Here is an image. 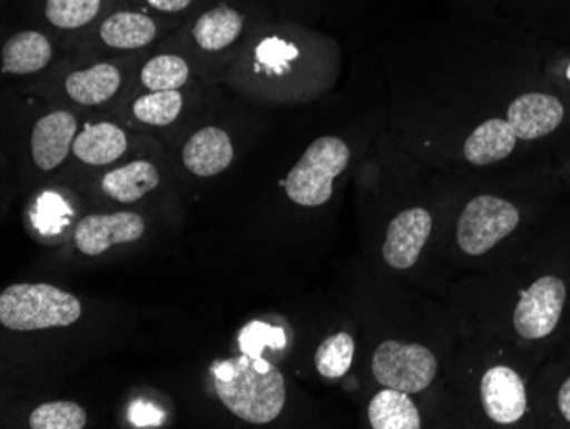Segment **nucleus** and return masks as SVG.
Here are the masks:
<instances>
[{
	"mask_svg": "<svg viewBox=\"0 0 570 429\" xmlns=\"http://www.w3.org/2000/svg\"><path fill=\"white\" fill-rule=\"evenodd\" d=\"M355 342L347 332L330 335L315 354L316 370L330 380L344 377L354 361Z\"/></svg>",
	"mask_w": 570,
	"mask_h": 429,
	"instance_id": "b1692460",
	"label": "nucleus"
},
{
	"mask_svg": "<svg viewBox=\"0 0 570 429\" xmlns=\"http://www.w3.org/2000/svg\"><path fill=\"white\" fill-rule=\"evenodd\" d=\"M566 74H567V79H569V81H570V62H569V66H567Z\"/></svg>",
	"mask_w": 570,
	"mask_h": 429,
	"instance_id": "7c9ffc66",
	"label": "nucleus"
},
{
	"mask_svg": "<svg viewBox=\"0 0 570 429\" xmlns=\"http://www.w3.org/2000/svg\"><path fill=\"white\" fill-rule=\"evenodd\" d=\"M563 120L560 99L543 92L518 96L508 110V121L515 137L523 140L549 136Z\"/></svg>",
	"mask_w": 570,
	"mask_h": 429,
	"instance_id": "9b49d317",
	"label": "nucleus"
},
{
	"mask_svg": "<svg viewBox=\"0 0 570 429\" xmlns=\"http://www.w3.org/2000/svg\"><path fill=\"white\" fill-rule=\"evenodd\" d=\"M128 137L111 121L88 124L73 140L72 155L89 166H108L127 153Z\"/></svg>",
	"mask_w": 570,
	"mask_h": 429,
	"instance_id": "2eb2a0df",
	"label": "nucleus"
},
{
	"mask_svg": "<svg viewBox=\"0 0 570 429\" xmlns=\"http://www.w3.org/2000/svg\"><path fill=\"white\" fill-rule=\"evenodd\" d=\"M480 396L487 416L498 425H512L527 412V387L511 368H490L483 374Z\"/></svg>",
	"mask_w": 570,
	"mask_h": 429,
	"instance_id": "1a4fd4ad",
	"label": "nucleus"
},
{
	"mask_svg": "<svg viewBox=\"0 0 570 429\" xmlns=\"http://www.w3.org/2000/svg\"><path fill=\"white\" fill-rule=\"evenodd\" d=\"M53 57V45L47 35L37 30H22L8 38L2 47V72L28 76L40 72Z\"/></svg>",
	"mask_w": 570,
	"mask_h": 429,
	"instance_id": "dca6fc26",
	"label": "nucleus"
},
{
	"mask_svg": "<svg viewBox=\"0 0 570 429\" xmlns=\"http://www.w3.org/2000/svg\"><path fill=\"white\" fill-rule=\"evenodd\" d=\"M146 223L136 213L91 214L77 224V248L88 257H98L108 248L142 238Z\"/></svg>",
	"mask_w": 570,
	"mask_h": 429,
	"instance_id": "0eeeda50",
	"label": "nucleus"
},
{
	"mask_svg": "<svg viewBox=\"0 0 570 429\" xmlns=\"http://www.w3.org/2000/svg\"><path fill=\"white\" fill-rule=\"evenodd\" d=\"M28 422L31 429H82L88 422V415L79 403L57 400L38 406Z\"/></svg>",
	"mask_w": 570,
	"mask_h": 429,
	"instance_id": "393cba45",
	"label": "nucleus"
},
{
	"mask_svg": "<svg viewBox=\"0 0 570 429\" xmlns=\"http://www.w3.org/2000/svg\"><path fill=\"white\" fill-rule=\"evenodd\" d=\"M515 139L518 137L508 120L490 118L470 134L463 146V155L470 165H492L511 155Z\"/></svg>",
	"mask_w": 570,
	"mask_h": 429,
	"instance_id": "a211bd4d",
	"label": "nucleus"
},
{
	"mask_svg": "<svg viewBox=\"0 0 570 429\" xmlns=\"http://www.w3.org/2000/svg\"><path fill=\"white\" fill-rule=\"evenodd\" d=\"M367 416L374 429L421 428V415L409 393L390 389V387L374 396L367 409Z\"/></svg>",
	"mask_w": 570,
	"mask_h": 429,
	"instance_id": "aec40b11",
	"label": "nucleus"
},
{
	"mask_svg": "<svg viewBox=\"0 0 570 429\" xmlns=\"http://www.w3.org/2000/svg\"><path fill=\"white\" fill-rule=\"evenodd\" d=\"M161 184L158 166L146 159L110 169L102 176L101 191L121 204H134Z\"/></svg>",
	"mask_w": 570,
	"mask_h": 429,
	"instance_id": "6ab92c4d",
	"label": "nucleus"
},
{
	"mask_svg": "<svg viewBox=\"0 0 570 429\" xmlns=\"http://www.w3.org/2000/svg\"><path fill=\"white\" fill-rule=\"evenodd\" d=\"M285 342H287V338H285L284 329L258 322V320L245 325L239 334V348H242L243 354H248L252 358H262L265 348H285Z\"/></svg>",
	"mask_w": 570,
	"mask_h": 429,
	"instance_id": "a878e982",
	"label": "nucleus"
},
{
	"mask_svg": "<svg viewBox=\"0 0 570 429\" xmlns=\"http://www.w3.org/2000/svg\"><path fill=\"white\" fill-rule=\"evenodd\" d=\"M216 393L233 415L252 425H267L285 406V382L281 371L264 358L243 354L213 367Z\"/></svg>",
	"mask_w": 570,
	"mask_h": 429,
	"instance_id": "f257e3e1",
	"label": "nucleus"
},
{
	"mask_svg": "<svg viewBox=\"0 0 570 429\" xmlns=\"http://www.w3.org/2000/svg\"><path fill=\"white\" fill-rule=\"evenodd\" d=\"M432 232V216L422 207L403 211L387 226L383 259L390 267L405 271L415 265Z\"/></svg>",
	"mask_w": 570,
	"mask_h": 429,
	"instance_id": "6e6552de",
	"label": "nucleus"
},
{
	"mask_svg": "<svg viewBox=\"0 0 570 429\" xmlns=\"http://www.w3.org/2000/svg\"><path fill=\"white\" fill-rule=\"evenodd\" d=\"M159 35V25L142 11H115L99 22L98 37L114 50H139L153 43Z\"/></svg>",
	"mask_w": 570,
	"mask_h": 429,
	"instance_id": "ddd939ff",
	"label": "nucleus"
},
{
	"mask_svg": "<svg viewBox=\"0 0 570 429\" xmlns=\"http://www.w3.org/2000/svg\"><path fill=\"white\" fill-rule=\"evenodd\" d=\"M243 28V12L227 4H217L197 16L191 25V38L204 52H223L238 41Z\"/></svg>",
	"mask_w": 570,
	"mask_h": 429,
	"instance_id": "4468645a",
	"label": "nucleus"
},
{
	"mask_svg": "<svg viewBox=\"0 0 570 429\" xmlns=\"http://www.w3.org/2000/svg\"><path fill=\"white\" fill-rule=\"evenodd\" d=\"M438 360L421 344L386 341L377 345L373 373L381 386L402 392L419 393L434 382Z\"/></svg>",
	"mask_w": 570,
	"mask_h": 429,
	"instance_id": "39448f33",
	"label": "nucleus"
},
{
	"mask_svg": "<svg viewBox=\"0 0 570 429\" xmlns=\"http://www.w3.org/2000/svg\"><path fill=\"white\" fill-rule=\"evenodd\" d=\"M559 409L563 418L570 422V378H567L559 392Z\"/></svg>",
	"mask_w": 570,
	"mask_h": 429,
	"instance_id": "c756f323",
	"label": "nucleus"
},
{
	"mask_svg": "<svg viewBox=\"0 0 570 429\" xmlns=\"http://www.w3.org/2000/svg\"><path fill=\"white\" fill-rule=\"evenodd\" d=\"M105 9V0H45L43 14L57 30H82Z\"/></svg>",
	"mask_w": 570,
	"mask_h": 429,
	"instance_id": "4be33fe9",
	"label": "nucleus"
},
{
	"mask_svg": "<svg viewBox=\"0 0 570 429\" xmlns=\"http://www.w3.org/2000/svg\"><path fill=\"white\" fill-rule=\"evenodd\" d=\"M566 296V284L557 275H543L534 281L515 305V332L530 341L552 334L562 316Z\"/></svg>",
	"mask_w": 570,
	"mask_h": 429,
	"instance_id": "423d86ee",
	"label": "nucleus"
},
{
	"mask_svg": "<svg viewBox=\"0 0 570 429\" xmlns=\"http://www.w3.org/2000/svg\"><path fill=\"white\" fill-rule=\"evenodd\" d=\"M184 165L188 172L202 178L226 172L235 159V147L229 134L219 127H204L197 130L184 147Z\"/></svg>",
	"mask_w": 570,
	"mask_h": 429,
	"instance_id": "f8f14e48",
	"label": "nucleus"
},
{
	"mask_svg": "<svg viewBox=\"0 0 570 429\" xmlns=\"http://www.w3.org/2000/svg\"><path fill=\"white\" fill-rule=\"evenodd\" d=\"M130 419L136 422L139 428H146V426H159L163 422V411L154 408L153 403L149 402H137L134 403L130 409Z\"/></svg>",
	"mask_w": 570,
	"mask_h": 429,
	"instance_id": "cd10ccee",
	"label": "nucleus"
},
{
	"mask_svg": "<svg viewBox=\"0 0 570 429\" xmlns=\"http://www.w3.org/2000/svg\"><path fill=\"white\" fill-rule=\"evenodd\" d=\"M184 110V95L173 91H149L134 101L132 114L137 120L154 127L171 125Z\"/></svg>",
	"mask_w": 570,
	"mask_h": 429,
	"instance_id": "5701e85b",
	"label": "nucleus"
},
{
	"mask_svg": "<svg viewBox=\"0 0 570 429\" xmlns=\"http://www.w3.org/2000/svg\"><path fill=\"white\" fill-rule=\"evenodd\" d=\"M256 57H258V62L271 67V69H282L291 60L296 59L297 50L293 45L285 43V41L278 40V38H271V40H265L258 47Z\"/></svg>",
	"mask_w": 570,
	"mask_h": 429,
	"instance_id": "bb28decb",
	"label": "nucleus"
},
{
	"mask_svg": "<svg viewBox=\"0 0 570 429\" xmlns=\"http://www.w3.org/2000/svg\"><path fill=\"white\" fill-rule=\"evenodd\" d=\"M121 86V72L114 64H96L85 70H76L66 79V92L82 107H98L117 95Z\"/></svg>",
	"mask_w": 570,
	"mask_h": 429,
	"instance_id": "f3484780",
	"label": "nucleus"
},
{
	"mask_svg": "<svg viewBox=\"0 0 570 429\" xmlns=\"http://www.w3.org/2000/svg\"><path fill=\"white\" fill-rule=\"evenodd\" d=\"M520 224L514 204L495 195H479L466 204L458 221V245L464 254H487L499 242L511 235Z\"/></svg>",
	"mask_w": 570,
	"mask_h": 429,
	"instance_id": "20e7f679",
	"label": "nucleus"
},
{
	"mask_svg": "<svg viewBox=\"0 0 570 429\" xmlns=\"http://www.w3.org/2000/svg\"><path fill=\"white\" fill-rule=\"evenodd\" d=\"M351 163V149L335 136L316 139L285 178V194L294 204L318 207L333 194V181Z\"/></svg>",
	"mask_w": 570,
	"mask_h": 429,
	"instance_id": "7ed1b4c3",
	"label": "nucleus"
},
{
	"mask_svg": "<svg viewBox=\"0 0 570 429\" xmlns=\"http://www.w3.org/2000/svg\"><path fill=\"white\" fill-rule=\"evenodd\" d=\"M144 2L154 12L166 16L181 14L195 4V0H144Z\"/></svg>",
	"mask_w": 570,
	"mask_h": 429,
	"instance_id": "c85d7f7f",
	"label": "nucleus"
},
{
	"mask_svg": "<svg viewBox=\"0 0 570 429\" xmlns=\"http://www.w3.org/2000/svg\"><path fill=\"white\" fill-rule=\"evenodd\" d=\"M77 137V120L69 111L57 110L45 115L31 133V158L41 172H51L72 153Z\"/></svg>",
	"mask_w": 570,
	"mask_h": 429,
	"instance_id": "9d476101",
	"label": "nucleus"
},
{
	"mask_svg": "<svg viewBox=\"0 0 570 429\" xmlns=\"http://www.w3.org/2000/svg\"><path fill=\"white\" fill-rule=\"evenodd\" d=\"M190 79V66L184 57L163 53L147 60L140 70V82L147 91H173L184 88Z\"/></svg>",
	"mask_w": 570,
	"mask_h": 429,
	"instance_id": "412c9836",
	"label": "nucleus"
},
{
	"mask_svg": "<svg viewBox=\"0 0 570 429\" xmlns=\"http://www.w3.org/2000/svg\"><path fill=\"white\" fill-rule=\"evenodd\" d=\"M81 315L79 300L51 284H12L0 294V323L9 331L69 326Z\"/></svg>",
	"mask_w": 570,
	"mask_h": 429,
	"instance_id": "f03ea898",
	"label": "nucleus"
}]
</instances>
